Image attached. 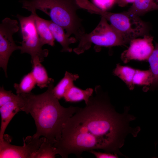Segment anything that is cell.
Here are the masks:
<instances>
[{"mask_svg": "<svg viewBox=\"0 0 158 158\" xmlns=\"http://www.w3.org/2000/svg\"><path fill=\"white\" fill-rule=\"evenodd\" d=\"M84 108L78 107L64 124L61 138L53 146L63 158L71 154L78 157L85 151L102 149L105 152L124 156L120 151L129 133L136 137L140 129L130 127L135 117L129 114L117 112L107 93L99 86Z\"/></svg>", "mask_w": 158, "mask_h": 158, "instance_id": "1", "label": "cell"}, {"mask_svg": "<svg viewBox=\"0 0 158 158\" xmlns=\"http://www.w3.org/2000/svg\"><path fill=\"white\" fill-rule=\"evenodd\" d=\"M54 82L52 79L47 90L42 94H20L21 111L30 114L36 125V133L32 137L39 138L43 136L53 146L61 138L64 124L78 108L72 106L64 107L60 104L53 92Z\"/></svg>", "mask_w": 158, "mask_h": 158, "instance_id": "2", "label": "cell"}, {"mask_svg": "<svg viewBox=\"0 0 158 158\" xmlns=\"http://www.w3.org/2000/svg\"><path fill=\"white\" fill-rule=\"evenodd\" d=\"M20 2L23 8L31 13L39 10L49 16L53 22L65 30L68 37L73 34L77 40L85 33L81 20L76 14L79 7L75 0H22Z\"/></svg>", "mask_w": 158, "mask_h": 158, "instance_id": "3", "label": "cell"}, {"mask_svg": "<svg viewBox=\"0 0 158 158\" xmlns=\"http://www.w3.org/2000/svg\"><path fill=\"white\" fill-rule=\"evenodd\" d=\"M81 8L92 14H98L109 21L114 28L129 42L137 37L144 35L147 30V25L139 16L128 11L114 13L102 10L88 0H83Z\"/></svg>", "mask_w": 158, "mask_h": 158, "instance_id": "4", "label": "cell"}, {"mask_svg": "<svg viewBox=\"0 0 158 158\" xmlns=\"http://www.w3.org/2000/svg\"><path fill=\"white\" fill-rule=\"evenodd\" d=\"M77 40L79 41V44L73 51L78 55L89 49L92 44L97 46L110 47L126 46L129 43L103 17H101L97 25L91 32L81 34Z\"/></svg>", "mask_w": 158, "mask_h": 158, "instance_id": "5", "label": "cell"}, {"mask_svg": "<svg viewBox=\"0 0 158 158\" xmlns=\"http://www.w3.org/2000/svg\"><path fill=\"white\" fill-rule=\"evenodd\" d=\"M36 11L32 12L29 16L25 17L19 14L17 15L20 22L22 41L20 52L26 53L31 56V63L42 62L48 55L47 49H43L35 23Z\"/></svg>", "mask_w": 158, "mask_h": 158, "instance_id": "6", "label": "cell"}, {"mask_svg": "<svg viewBox=\"0 0 158 158\" xmlns=\"http://www.w3.org/2000/svg\"><path fill=\"white\" fill-rule=\"evenodd\" d=\"M18 23L16 20L6 17L3 19L0 25V66L3 69L6 77L7 68L9 58L13 52L20 50L21 46L17 45L13 39V35L19 30Z\"/></svg>", "mask_w": 158, "mask_h": 158, "instance_id": "7", "label": "cell"}, {"mask_svg": "<svg viewBox=\"0 0 158 158\" xmlns=\"http://www.w3.org/2000/svg\"><path fill=\"white\" fill-rule=\"evenodd\" d=\"M44 138V137L36 138L28 136L24 140L22 146L12 145L4 138L0 142V158H32Z\"/></svg>", "mask_w": 158, "mask_h": 158, "instance_id": "8", "label": "cell"}, {"mask_svg": "<svg viewBox=\"0 0 158 158\" xmlns=\"http://www.w3.org/2000/svg\"><path fill=\"white\" fill-rule=\"evenodd\" d=\"M153 40V37L147 35L142 39L132 40L128 49L121 54L122 60L124 63L132 60L147 61L154 49Z\"/></svg>", "mask_w": 158, "mask_h": 158, "instance_id": "9", "label": "cell"}, {"mask_svg": "<svg viewBox=\"0 0 158 158\" xmlns=\"http://www.w3.org/2000/svg\"><path fill=\"white\" fill-rule=\"evenodd\" d=\"M18 98L0 107L1 126L0 130V142L3 140L5 130L14 116L21 111L22 105V98L20 94Z\"/></svg>", "mask_w": 158, "mask_h": 158, "instance_id": "10", "label": "cell"}, {"mask_svg": "<svg viewBox=\"0 0 158 158\" xmlns=\"http://www.w3.org/2000/svg\"><path fill=\"white\" fill-rule=\"evenodd\" d=\"M46 21L54 39L62 47L61 51L71 52L72 49L69 45L75 43L77 41L76 38L74 37H68L65 32L64 29L51 20H46Z\"/></svg>", "mask_w": 158, "mask_h": 158, "instance_id": "11", "label": "cell"}, {"mask_svg": "<svg viewBox=\"0 0 158 158\" xmlns=\"http://www.w3.org/2000/svg\"><path fill=\"white\" fill-rule=\"evenodd\" d=\"M93 92L92 88L83 90L74 85L66 92L63 98L67 102H75L84 100L86 104Z\"/></svg>", "mask_w": 158, "mask_h": 158, "instance_id": "12", "label": "cell"}, {"mask_svg": "<svg viewBox=\"0 0 158 158\" xmlns=\"http://www.w3.org/2000/svg\"><path fill=\"white\" fill-rule=\"evenodd\" d=\"M35 18L36 29L41 43L43 45L47 44L53 46L55 39L49 28L46 20L40 17L36 13Z\"/></svg>", "mask_w": 158, "mask_h": 158, "instance_id": "13", "label": "cell"}, {"mask_svg": "<svg viewBox=\"0 0 158 158\" xmlns=\"http://www.w3.org/2000/svg\"><path fill=\"white\" fill-rule=\"evenodd\" d=\"M79 78L77 74L66 71L63 78L53 89L54 96L59 100L63 98L66 92L74 85V82Z\"/></svg>", "mask_w": 158, "mask_h": 158, "instance_id": "14", "label": "cell"}, {"mask_svg": "<svg viewBox=\"0 0 158 158\" xmlns=\"http://www.w3.org/2000/svg\"><path fill=\"white\" fill-rule=\"evenodd\" d=\"M157 10H158V0H135L128 11L139 16Z\"/></svg>", "mask_w": 158, "mask_h": 158, "instance_id": "15", "label": "cell"}, {"mask_svg": "<svg viewBox=\"0 0 158 158\" xmlns=\"http://www.w3.org/2000/svg\"><path fill=\"white\" fill-rule=\"evenodd\" d=\"M32 69L31 71L36 84L41 89L47 87L53 79L49 78L44 67L40 62L32 63Z\"/></svg>", "mask_w": 158, "mask_h": 158, "instance_id": "16", "label": "cell"}, {"mask_svg": "<svg viewBox=\"0 0 158 158\" xmlns=\"http://www.w3.org/2000/svg\"><path fill=\"white\" fill-rule=\"evenodd\" d=\"M136 69L130 67L123 66L117 64L113 71L114 74L121 79L130 90H133L135 85L133 83V78Z\"/></svg>", "mask_w": 158, "mask_h": 158, "instance_id": "17", "label": "cell"}, {"mask_svg": "<svg viewBox=\"0 0 158 158\" xmlns=\"http://www.w3.org/2000/svg\"><path fill=\"white\" fill-rule=\"evenodd\" d=\"M36 83L31 72L25 75L19 83H14V87L17 94L31 92Z\"/></svg>", "mask_w": 158, "mask_h": 158, "instance_id": "18", "label": "cell"}, {"mask_svg": "<svg viewBox=\"0 0 158 158\" xmlns=\"http://www.w3.org/2000/svg\"><path fill=\"white\" fill-rule=\"evenodd\" d=\"M147 61L150 69L153 76V81L150 86L152 89L158 88V43L155 42V46Z\"/></svg>", "mask_w": 158, "mask_h": 158, "instance_id": "19", "label": "cell"}, {"mask_svg": "<svg viewBox=\"0 0 158 158\" xmlns=\"http://www.w3.org/2000/svg\"><path fill=\"white\" fill-rule=\"evenodd\" d=\"M57 154H58V153L56 148L44 137L43 141L33 155L32 158H54Z\"/></svg>", "mask_w": 158, "mask_h": 158, "instance_id": "20", "label": "cell"}, {"mask_svg": "<svg viewBox=\"0 0 158 158\" xmlns=\"http://www.w3.org/2000/svg\"><path fill=\"white\" fill-rule=\"evenodd\" d=\"M153 81V75L150 68L146 70L136 69L133 79L134 85L150 86Z\"/></svg>", "mask_w": 158, "mask_h": 158, "instance_id": "21", "label": "cell"}, {"mask_svg": "<svg viewBox=\"0 0 158 158\" xmlns=\"http://www.w3.org/2000/svg\"><path fill=\"white\" fill-rule=\"evenodd\" d=\"M19 96L18 94H14L11 90H6L3 86L0 87V107L8 102L17 99Z\"/></svg>", "mask_w": 158, "mask_h": 158, "instance_id": "22", "label": "cell"}, {"mask_svg": "<svg viewBox=\"0 0 158 158\" xmlns=\"http://www.w3.org/2000/svg\"><path fill=\"white\" fill-rule=\"evenodd\" d=\"M94 5L99 8L107 11L111 8L117 0H92Z\"/></svg>", "mask_w": 158, "mask_h": 158, "instance_id": "23", "label": "cell"}, {"mask_svg": "<svg viewBox=\"0 0 158 158\" xmlns=\"http://www.w3.org/2000/svg\"><path fill=\"white\" fill-rule=\"evenodd\" d=\"M89 152L93 154L96 158H118V155L111 153L101 152L94 150H91Z\"/></svg>", "mask_w": 158, "mask_h": 158, "instance_id": "24", "label": "cell"}, {"mask_svg": "<svg viewBox=\"0 0 158 158\" xmlns=\"http://www.w3.org/2000/svg\"><path fill=\"white\" fill-rule=\"evenodd\" d=\"M135 0H117L116 3L119 6L124 7L128 4L131 3H133Z\"/></svg>", "mask_w": 158, "mask_h": 158, "instance_id": "25", "label": "cell"}]
</instances>
